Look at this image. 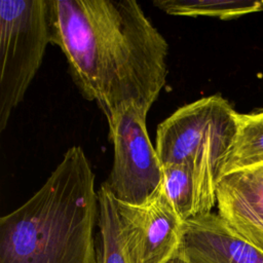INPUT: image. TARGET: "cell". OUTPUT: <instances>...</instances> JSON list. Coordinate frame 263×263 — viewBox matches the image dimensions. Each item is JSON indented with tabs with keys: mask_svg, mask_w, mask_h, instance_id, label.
I'll return each instance as SVG.
<instances>
[{
	"mask_svg": "<svg viewBox=\"0 0 263 263\" xmlns=\"http://www.w3.org/2000/svg\"><path fill=\"white\" fill-rule=\"evenodd\" d=\"M50 43L81 95L107 120L122 105L150 110L165 86L168 45L136 0H47Z\"/></svg>",
	"mask_w": 263,
	"mask_h": 263,
	"instance_id": "cell-1",
	"label": "cell"
},
{
	"mask_svg": "<svg viewBox=\"0 0 263 263\" xmlns=\"http://www.w3.org/2000/svg\"><path fill=\"white\" fill-rule=\"evenodd\" d=\"M98 217L95 174L72 146L36 193L1 217L0 263H97Z\"/></svg>",
	"mask_w": 263,
	"mask_h": 263,
	"instance_id": "cell-2",
	"label": "cell"
},
{
	"mask_svg": "<svg viewBox=\"0 0 263 263\" xmlns=\"http://www.w3.org/2000/svg\"><path fill=\"white\" fill-rule=\"evenodd\" d=\"M237 112L220 95L177 109L156 129L162 165L191 167L205 212L217 204V186L237 133Z\"/></svg>",
	"mask_w": 263,
	"mask_h": 263,
	"instance_id": "cell-3",
	"label": "cell"
},
{
	"mask_svg": "<svg viewBox=\"0 0 263 263\" xmlns=\"http://www.w3.org/2000/svg\"><path fill=\"white\" fill-rule=\"evenodd\" d=\"M50 43L47 0L0 1V132L24 100Z\"/></svg>",
	"mask_w": 263,
	"mask_h": 263,
	"instance_id": "cell-4",
	"label": "cell"
},
{
	"mask_svg": "<svg viewBox=\"0 0 263 263\" xmlns=\"http://www.w3.org/2000/svg\"><path fill=\"white\" fill-rule=\"evenodd\" d=\"M148 112L128 103L107 120L113 164L105 183L116 200L128 204L147 202L163 184V165L147 132Z\"/></svg>",
	"mask_w": 263,
	"mask_h": 263,
	"instance_id": "cell-5",
	"label": "cell"
},
{
	"mask_svg": "<svg viewBox=\"0 0 263 263\" xmlns=\"http://www.w3.org/2000/svg\"><path fill=\"white\" fill-rule=\"evenodd\" d=\"M116 206L127 263H168L178 255L185 221L166 196L163 184L143 204L116 200Z\"/></svg>",
	"mask_w": 263,
	"mask_h": 263,
	"instance_id": "cell-6",
	"label": "cell"
},
{
	"mask_svg": "<svg viewBox=\"0 0 263 263\" xmlns=\"http://www.w3.org/2000/svg\"><path fill=\"white\" fill-rule=\"evenodd\" d=\"M178 255L185 263H263V252L214 213L184 222Z\"/></svg>",
	"mask_w": 263,
	"mask_h": 263,
	"instance_id": "cell-7",
	"label": "cell"
},
{
	"mask_svg": "<svg viewBox=\"0 0 263 263\" xmlns=\"http://www.w3.org/2000/svg\"><path fill=\"white\" fill-rule=\"evenodd\" d=\"M218 215L263 252V165L222 176L217 186Z\"/></svg>",
	"mask_w": 263,
	"mask_h": 263,
	"instance_id": "cell-8",
	"label": "cell"
},
{
	"mask_svg": "<svg viewBox=\"0 0 263 263\" xmlns=\"http://www.w3.org/2000/svg\"><path fill=\"white\" fill-rule=\"evenodd\" d=\"M263 165V111L237 114V133L223 164L221 177Z\"/></svg>",
	"mask_w": 263,
	"mask_h": 263,
	"instance_id": "cell-9",
	"label": "cell"
},
{
	"mask_svg": "<svg viewBox=\"0 0 263 263\" xmlns=\"http://www.w3.org/2000/svg\"><path fill=\"white\" fill-rule=\"evenodd\" d=\"M153 5L167 14L212 16L230 20L263 10L260 0H154Z\"/></svg>",
	"mask_w": 263,
	"mask_h": 263,
	"instance_id": "cell-10",
	"label": "cell"
},
{
	"mask_svg": "<svg viewBox=\"0 0 263 263\" xmlns=\"http://www.w3.org/2000/svg\"><path fill=\"white\" fill-rule=\"evenodd\" d=\"M163 189L183 221L208 214L202 204L193 172L188 165H163Z\"/></svg>",
	"mask_w": 263,
	"mask_h": 263,
	"instance_id": "cell-11",
	"label": "cell"
},
{
	"mask_svg": "<svg viewBox=\"0 0 263 263\" xmlns=\"http://www.w3.org/2000/svg\"><path fill=\"white\" fill-rule=\"evenodd\" d=\"M98 198L101 248L97 263H127L116 200L105 182L98 191Z\"/></svg>",
	"mask_w": 263,
	"mask_h": 263,
	"instance_id": "cell-12",
	"label": "cell"
},
{
	"mask_svg": "<svg viewBox=\"0 0 263 263\" xmlns=\"http://www.w3.org/2000/svg\"><path fill=\"white\" fill-rule=\"evenodd\" d=\"M168 263H185V262L182 260V258H181L179 255H177V256L174 257Z\"/></svg>",
	"mask_w": 263,
	"mask_h": 263,
	"instance_id": "cell-13",
	"label": "cell"
}]
</instances>
